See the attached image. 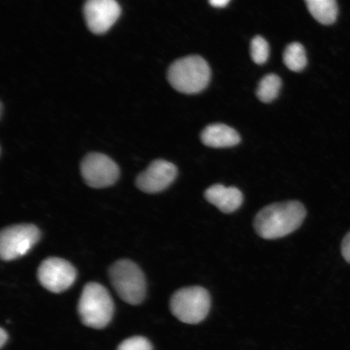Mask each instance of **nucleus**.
<instances>
[{"label":"nucleus","mask_w":350,"mask_h":350,"mask_svg":"<svg viewBox=\"0 0 350 350\" xmlns=\"http://www.w3.org/2000/svg\"><path fill=\"white\" fill-rule=\"evenodd\" d=\"M306 216V208L299 201L277 203L261 209L254 226L262 239H277L299 229Z\"/></svg>","instance_id":"obj_1"},{"label":"nucleus","mask_w":350,"mask_h":350,"mask_svg":"<svg viewBox=\"0 0 350 350\" xmlns=\"http://www.w3.org/2000/svg\"><path fill=\"white\" fill-rule=\"evenodd\" d=\"M167 77L170 84L179 93L198 94L208 86L211 69L200 56H187L170 66Z\"/></svg>","instance_id":"obj_2"},{"label":"nucleus","mask_w":350,"mask_h":350,"mask_svg":"<svg viewBox=\"0 0 350 350\" xmlns=\"http://www.w3.org/2000/svg\"><path fill=\"white\" fill-rule=\"evenodd\" d=\"M78 312L83 325L95 329L106 327L113 314V301L107 288L98 283H88L79 301Z\"/></svg>","instance_id":"obj_3"},{"label":"nucleus","mask_w":350,"mask_h":350,"mask_svg":"<svg viewBox=\"0 0 350 350\" xmlns=\"http://www.w3.org/2000/svg\"><path fill=\"white\" fill-rule=\"evenodd\" d=\"M109 274L121 299L131 305L142 303L146 295V282L138 265L129 260H121L111 267Z\"/></svg>","instance_id":"obj_4"},{"label":"nucleus","mask_w":350,"mask_h":350,"mask_svg":"<svg viewBox=\"0 0 350 350\" xmlns=\"http://www.w3.org/2000/svg\"><path fill=\"white\" fill-rule=\"evenodd\" d=\"M170 306L178 321L188 325H196L208 316L211 297L203 287H186L174 293Z\"/></svg>","instance_id":"obj_5"},{"label":"nucleus","mask_w":350,"mask_h":350,"mask_svg":"<svg viewBox=\"0 0 350 350\" xmlns=\"http://www.w3.org/2000/svg\"><path fill=\"white\" fill-rule=\"evenodd\" d=\"M40 239V231L32 224L15 225L3 229L0 234V256L10 261L26 255Z\"/></svg>","instance_id":"obj_6"},{"label":"nucleus","mask_w":350,"mask_h":350,"mask_svg":"<svg viewBox=\"0 0 350 350\" xmlns=\"http://www.w3.org/2000/svg\"><path fill=\"white\" fill-rule=\"evenodd\" d=\"M81 172L87 185L94 188L113 185L120 174L119 166L115 161L99 152L89 153L84 157L81 164Z\"/></svg>","instance_id":"obj_7"},{"label":"nucleus","mask_w":350,"mask_h":350,"mask_svg":"<svg viewBox=\"0 0 350 350\" xmlns=\"http://www.w3.org/2000/svg\"><path fill=\"white\" fill-rule=\"evenodd\" d=\"M38 278L47 291L59 294L68 290L75 282L77 270L68 261L51 257L43 260L39 266Z\"/></svg>","instance_id":"obj_8"},{"label":"nucleus","mask_w":350,"mask_h":350,"mask_svg":"<svg viewBox=\"0 0 350 350\" xmlns=\"http://www.w3.org/2000/svg\"><path fill=\"white\" fill-rule=\"evenodd\" d=\"M121 14L116 0H87L84 16L88 28L95 34H103L116 23Z\"/></svg>","instance_id":"obj_9"},{"label":"nucleus","mask_w":350,"mask_h":350,"mask_svg":"<svg viewBox=\"0 0 350 350\" xmlns=\"http://www.w3.org/2000/svg\"><path fill=\"white\" fill-rule=\"evenodd\" d=\"M178 169L165 160H156L138 175L137 186L146 193H157L167 188L176 178Z\"/></svg>","instance_id":"obj_10"},{"label":"nucleus","mask_w":350,"mask_h":350,"mask_svg":"<svg viewBox=\"0 0 350 350\" xmlns=\"http://www.w3.org/2000/svg\"><path fill=\"white\" fill-rule=\"evenodd\" d=\"M204 197L210 204L224 213H231L239 209L243 202L242 191L234 187L215 185L209 187Z\"/></svg>","instance_id":"obj_11"},{"label":"nucleus","mask_w":350,"mask_h":350,"mask_svg":"<svg viewBox=\"0 0 350 350\" xmlns=\"http://www.w3.org/2000/svg\"><path fill=\"white\" fill-rule=\"evenodd\" d=\"M200 139L204 146L211 148L233 147L241 141L237 131L221 124L206 126L201 133Z\"/></svg>","instance_id":"obj_12"},{"label":"nucleus","mask_w":350,"mask_h":350,"mask_svg":"<svg viewBox=\"0 0 350 350\" xmlns=\"http://www.w3.org/2000/svg\"><path fill=\"white\" fill-rule=\"evenodd\" d=\"M308 10L319 23L334 24L338 17V4L336 0H305Z\"/></svg>","instance_id":"obj_13"},{"label":"nucleus","mask_w":350,"mask_h":350,"mask_svg":"<svg viewBox=\"0 0 350 350\" xmlns=\"http://www.w3.org/2000/svg\"><path fill=\"white\" fill-rule=\"evenodd\" d=\"M283 60L284 64L291 71H301L308 64L304 47L299 42L290 44L284 50Z\"/></svg>","instance_id":"obj_14"},{"label":"nucleus","mask_w":350,"mask_h":350,"mask_svg":"<svg viewBox=\"0 0 350 350\" xmlns=\"http://www.w3.org/2000/svg\"><path fill=\"white\" fill-rule=\"evenodd\" d=\"M281 87V79L275 74H269L260 81L256 91L257 97L262 103H271L277 98Z\"/></svg>","instance_id":"obj_15"},{"label":"nucleus","mask_w":350,"mask_h":350,"mask_svg":"<svg viewBox=\"0 0 350 350\" xmlns=\"http://www.w3.org/2000/svg\"><path fill=\"white\" fill-rule=\"evenodd\" d=\"M252 59L257 64L266 62L269 56V46L265 38L256 36L252 39L251 43Z\"/></svg>","instance_id":"obj_16"},{"label":"nucleus","mask_w":350,"mask_h":350,"mask_svg":"<svg viewBox=\"0 0 350 350\" xmlns=\"http://www.w3.org/2000/svg\"><path fill=\"white\" fill-rule=\"evenodd\" d=\"M117 350H152V347L146 338L133 336L122 341Z\"/></svg>","instance_id":"obj_17"},{"label":"nucleus","mask_w":350,"mask_h":350,"mask_svg":"<svg viewBox=\"0 0 350 350\" xmlns=\"http://www.w3.org/2000/svg\"><path fill=\"white\" fill-rule=\"evenodd\" d=\"M341 254L344 259L350 264V232L345 236L341 243Z\"/></svg>","instance_id":"obj_18"},{"label":"nucleus","mask_w":350,"mask_h":350,"mask_svg":"<svg viewBox=\"0 0 350 350\" xmlns=\"http://www.w3.org/2000/svg\"><path fill=\"white\" fill-rule=\"evenodd\" d=\"M212 6L216 8H224L228 4L230 0H208Z\"/></svg>","instance_id":"obj_19"},{"label":"nucleus","mask_w":350,"mask_h":350,"mask_svg":"<svg viewBox=\"0 0 350 350\" xmlns=\"http://www.w3.org/2000/svg\"><path fill=\"white\" fill-rule=\"evenodd\" d=\"M8 334L3 328L0 329V347L3 348L8 340Z\"/></svg>","instance_id":"obj_20"}]
</instances>
